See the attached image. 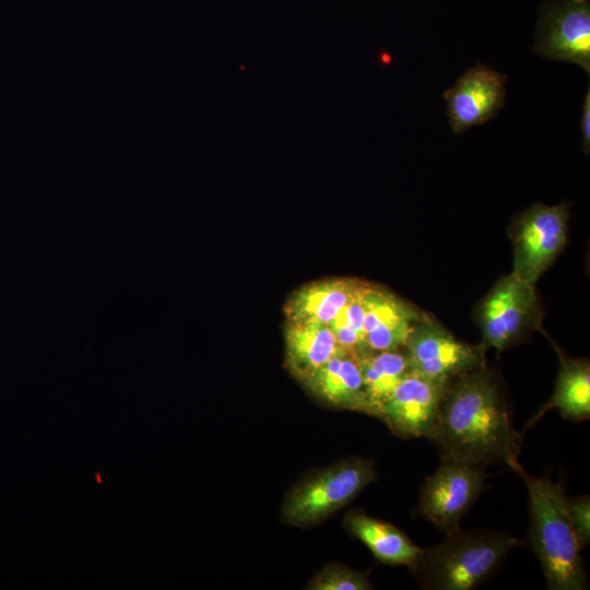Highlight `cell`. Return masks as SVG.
I'll return each mask as SVG.
<instances>
[{
	"label": "cell",
	"mask_w": 590,
	"mask_h": 590,
	"mask_svg": "<svg viewBox=\"0 0 590 590\" xmlns=\"http://www.w3.org/2000/svg\"><path fill=\"white\" fill-rule=\"evenodd\" d=\"M428 439L440 460L486 468L518 458L521 435L498 377L484 366L449 381Z\"/></svg>",
	"instance_id": "1"
},
{
	"label": "cell",
	"mask_w": 590,
	"mask_h": 590,
	"mask_svg": "<svg viewBox=\"0 0 590 590\" xmlns=\"http://www.w3.org/2000/svg\"><path fill=\"white\" fill-rule=\"evenodd\" d=\"M507 465L523 481L529 494L528 541L551 590H585L587 573L574 533L560 483L529 474L511 459Z\"/></svg>",
	"instance_id": "2"
},
{
	"label": "cell",
	"mask_w": 590,
	"mask_h": 590,
	"mask_svg": "<svg viewBox=\"0 0 590 590\" xmlns=\"http://www.w3.org/2000/svg\"><path fill=\"white\" fill-rule=\"evenodd\" d=\"M522 541L506 532L458 529L440 543L423 548L409 568L429 590H471L494 576Z\"/></svg>",
	"instance_id": "3"
},
{
	"label": "cell",
	"mask_w": 590,
	"mask_h": 590,
	"mask_svg": "<svg viewBox=\"0 0 590 590\" xmlns=\"http://www.w3.org/2000/svg\"><path fill=\"white\" fill-rule=\"evenodd\" d=\"M376 477L373 461L359 457L315 471L287 492L281 520L293 527L316 526L350 504Z\"/></svg>",
	"instance_id": "4"
},
{
	"label": "cell",
	"mask_w": 590,
	"mask_h": 590,
	"mask_svg": "<svg viewBox=\"0 0 590 590\" xmlns=\"http://www.w3.org/2000/svg\"><path fill=\"white\" fill-rule=\"evenodd\" d=\"M542 310L534 285L515 274L502 276L481 300L476 311L482 341L486 352L505 350L528 332L541 329Z\"/></svg>",
	"instance_id": "5"
},
{
	"label": "cell",
	"mask_w": 590,
	"mask_h": 590,
	"mask_svg": "<svg viewBox=\"0 0 590 590\" xmlns=\"http://www.w3.org/2000/svg\"><path fill=\"white\" fill-rule=\"evenodd\" d=\"M569 208L567 202H536L514 217L508 228L514 247L512 274L535 285L566 245Z\"/></svg>",
	"instance_id": "6"
},
{
	"label": "cell",
	"mask_w": 590,
	"mask_h": 590,
	"mask_svg": "<svg viewBox=\"0 0 590 590\" xmlns=\"http://www.w3.org/2000/svg\"><path fill=\"white\" fill-rule=\"evenodd\" d=\"M403 351L410 371L442 382L485 366V351L480 344L457 339L426 314L412 329Z\"/></svg>",
	"instance_id": "7"
},
{
	"label": "cell",
	"mask_w": 590,
	"mask_h": 590,
	"mask_svg": "<svg viewBox=\"0 0 590 590\" xmlns=\"http://www.w3.org/2000/svg\"><path fill=\"white\" fill-rule=\"evenodd\" d=\"M485 484V468L453 460H440L420 494L417 511L446 534L460 529L462 518L477 500Z\"/></svg>",
	"instance_id": "8"
},
{
	"label": "cell",
	"mask_w": 590,
	"mask_h": 590,
	"mask_svg": "<svg viewBox=\"0 0 590 590\" xmlns=\"http://www.w3.org/2000/svg\"><path fill=\"white\" fill-rule=\"evenodd\" d=\"M447 385L410 371L380 405L376 416L402 438H429Z\"/></svg>",
	"instance_id": "9"
},
{
	"label": "cell",
	"mask_w": 590,
	"mask_h": 590,
	"mask_svg": "<svg viewBox=\"0 0 590 590\" xmlns=\"http://www.w3.org/2000/svg\"><path fill=\"white\" fill-rule=\"evenodd\" d=\"M507 76L484 64L468 69L445 91L451 130L460 134L494 118L504 107Z\"/></svg>",
	"instance_id": "10"
},
{
	"label": "cell",
	"mask_w": 590,
	"mask_h": 590,
	"mask_svg": "<svg viewBox=\"0 0 590 590\" xmlns=\"http://www.w3.org/2000/svg\"><path fill=\"white\" fill-rule=\"evenodd\" d=\"M534 51L552 60L571 62L590 72V5L566 0L541 21Z\"/></svg>",
	"instance_id": "11"
},
{
	"label": "cell",
	"mask_w": 590,
	"mask_h": 590,
	"mask_svg": "<svg viewBox=\"0 0 590 590\" xmlns=\"http://www.w3.org/2000/svg\"><path fill=\"white\" fill-rule=\"evenodd\" d=\"M363 300L364 343L369 351L402 350L414 326L425 316L380 286L367 284Z\"/></svg>",
	"instance_id": "12"
},
{
	"label": "cell",
	"mask_w": 590,
	"mask_h": 590,
	"mask_svg": "<svg viewBox=\"0 0 590 590\" xmlns=\"http://www.w3.org/2000/svg\"><path fill=\"white\" fill-rule=\"evenodd\" d=\"M302 382L315 398L332 408L369 413L358 361L342 347Z\"/></svg>",
	"instance_id": "13"
},
{
	"label": "cell",
	"mask_w": 590,
	"mask_h": 590,
	"mask_svg": "<svg viewBox=\"0 0 590 590\" xmlns=\"http://www.w3.org/2000/svg\"><path fill=\"white\" fill-rule=\"evenodd\" d=\"M365 282L356 279H324L295 291L285 304L287 322L328 324Z\"/></svg>",
	"instance_id": "14"
},
{
	"label": "cell",
	"mask_w": 590,
	"mask_h": 590,
	"mask_svg": "<svg viewBox=\"0 0 590 590\" xmlns=\"http://www.w3.org/2000/svg\"><path fill=\"white\" fill-rule=\"evenodd\" d=\"M558 355V373L551 399L530 418L526 429L534 425L547 411L556 409L568 421L581 422L590 417V365L586 358L566 355L553 344Z\"/></svg>",
	"instance_id": "15"
},
{
	"label": "cell",
	"mask_w": 590,
	"mask_h": 590,
	"mask_svg": "<svg viewBox=\"0 0 590 590\" xmlns=\"http://www.w3.org/2000/svg\"><path fill=\"white\" fill-rule=\"evenodd\" d=\"M344 527L367 546L378 562L386 565L410 568L423 551L396 526L361 510L350 511L344 519Z\"/></svg>",
	"instance_id": "16"
},
{
	"label": "cell",
	"mask_w": 590,
	"mask_h": 590,
	"mask_svg": "<svg viewBox=\"0 0 590 590\" xmlns=\"http://www.w3.org/2000/svg\"><path fill=\"white\" fill-rule=\"evenodd\" d=\"M340 349L328 324L287 322L285 363L298 380L302 381L324 365Z\"/></svg>",
	"instance_id": "17"
},
{
	"label": "cell",
	"mask_w": 590,
	"mask_h": 590,
	"mask_svg": "<svg viewBox=\"0 0 590 590\" xmlns=\"http://www.w3.org/2000/svg\"><path fill=\"white\" fill-rule=\"evenodd\" d=\"M355 356L362 373L368 414L376 416L380 405L410 373L405 353L403 349L379 352L365 350Z\"/></svg>",
	"instance_id": "18"
},
{
	"label": "cell",
	"mask_w": 590,
	"mask_h": 590,
	"mask_svg": "<svg viewBox=\"0 0 590 590\" xmlns=\"http://www.w3.org/2000/svg\"><path fill=\"white\" fill-rule=\"evenodd\" d=\"M368 283H364L359 291L352 299L342 308L337 317L328 323L338 344L353 353L358 354L365 347L364 343V290Z\"/></svg>",
	"instance_id": "19"
},
{
	"label": "cell",
	"mask_w": 590,
	"mask_h": 590,
	"mask_svg": "<svg viewBox=\"0 0 590 590\" xmlns=\"http://www.w3.org/2000/svg\"><path fill=\"white\" fill-rule=\"evenodd\" d=\"M309 590H369L374 589L367 571H361L339 563H330L319 569L308 581Z\"/></svg>",
	"instance_id": "20"
},
{
	"label": "cell",
	"mask_w": 590,
	"mask_h": 590,
	"mask_svg": "<svg viewBox=\"0 0 590 590\" xmlns=\"http://www.w3.org/2000/svg\"><path fill=\"white\" fill-rule=\"evenodd\" d=\"M569 520L580 548L590 542V499L589 495L566 497Z\"/></svg>",
	"instance_id": "21"
},
{
	"label": "cell",
	"mask_w": 590,
	"mask_h": 590,
	"mask_svg": "<svg viewBox=\"0 0 590 590\" xmlns=\"http://www.w3.org/2000/svg\"><path fill=\"white\" fill-rule=\"evenodd\" d=\"M580 129H581V144L583 152L589 153L590 150V90L588 88L587 94L582 104V113L580 119Z\"/></svg>",
	"instance_id": "22"
}]
</instances>
